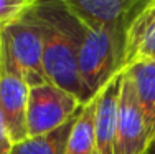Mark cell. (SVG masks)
Returning a JSON list of instances; mask_svg holds the SVG:
<instances>
[{
  "mask_svg": "<svg viewBox=\"0 0 155 154\" xmlns=\"http://www.w3.org/2000/svg\"><path fill=\"white\" fill-rule=\"evenodd\" d=\"M25 17L41 36L48 81L74 94L83 104L89 103L78 70V42L84 25L66 9L64 2H33Z\"/></svg>",
  "mask_w": 155,
  "mask_h": 154,
  "instance_id": "obj_1",
  "label": "cell"
},
{
  "mask_svg": "<svg viewBox=\"0 0 155 154\" xmlns=\"http://www.w3.org/2000/svg\"><path fill=\"white\" fill-rule=\"evenodd\" d=\"M0 71L18 76L28 86L48 83L41 36L25 15L0 32Z\"/></svg>",
  "mask_w": 155,
  "mask_h": 154,
  "instance_id": "obj_3",
  "label": "cell"
},
{
  "mask_svg": "<svg viewBox=\"0 0 155 154\" xmlns=\"http://www.w3.org/2000/svg\"><path fill=\"white\" fill-rule=\"evenodd\" d=\"M30 86L18 76L0 71V116L13 144L28 138L27 106Z\"/></svg>",
  "mask_w": 155,
  "mask_h": 154,
  "instance_id": "obj_7",
  "label": "cell"
},
{
  "mask_svg": "<svg viewBox=\"0 0 155 154\" xmlns=\"http://www.w3.org/2000/svg\"><path fill=\"white\" fill-rule=\"evenodd\" d=\"M84 27L125 40L127 28L147 0H63Z\"/></svg>",
  "mask_w": 155,
  "mask_h": 154,
  "instance_id": "obj_5",
  "label": "cell"
},
{
  "mask_svg": "<svg viewBox=\"0 0 155 154\" xmlns=\"http://www.w3.org/2000/svg\"><path fill=\"white\" fill-rule=\"evenodd\" d=\"M31 5V0H0V32L20 20Z\"/></svg>",
  "mask_w": 155,
  "mask_h": 154,
  "instance_id": "obj_13",
  "label": "cell"
},
{
  "mask_svg": "<svg viewBox=\"0 0 155 154\" xmlns=\"http://www.w3.org/2000/svg\"><path fill=\"white\" fill-rule=\"evenodd\" d=\"M139 60H155V0H147L125 33L124 68Z\"/></svg>",
  "mask_w": 155,
  "mask_h": 154,
  "instance_id": "obj_9",
  "label": "cell"
},
{
  "mask_svg": "<svg viewBox=\"0 0 155 154\" xmlns=\"http://www.w3.org/2000/svg\"><path fill=\"white\" fill-rule=\"evenodd\" d=\"M120 86H122V71L117 73L112 80L104 85L94 100V136L97 154H114L117 131V116H119Z\"/></svg>",
  "mask_w": 155,
  "mask_h": 154,
  "instance_id": "obj_8",
  "label": "cell"
},
{
  "mask_svg": "<svg viewBox=\"0 0 155 154\" xmlns=\"http://www.w3.org/2000/svg\"><path fill=\"white\" fill-rule=\"evenodd\" d=\"M124 48L122 38L107 32L83 28L78 42V70L91 100L124 70Z\"/></svg>",
  "mask_w": 155,
  "mask_h": 154,
  "instance_id": "obj_2",
  "label": "cell"
},
{
  "mask_svg": "<svg viewBox=\"0 0 155 154\" xmlns=\"http://www.w3.org/2000/svg\"><path fill=\"white\" fill-rule=\"evenodd\" d=\"M83 108L74 94L53 83L30 86L27 106L28 138L46 134L74 118Z\"/></svg>",
  "mask_w": 155,
  "mask_h": 154,
  "instance_id": "obj_4",
  "label": "cell"
},
{
  "mask_svg": "<svg viewBox=\"0 0 155 154\" xmlns=\"http://www.w3.org/2000/svg\"><path fill=\"white\" fill-rule=\"evenodd\" d=\"M149 142L150 133L145 116L139 106L130 81L122 70V86H120L114 154H145Z\"/></svg>",
  "mask_w": 155,
  "mask_h": 154,
  "instance_id": "obj_6",
  "label": "cell"
},
{
  "mask_svg": "<svg viewBox=\"0 0 155 154\" xmlns=\"http://www.w3.org/2000/svg\"><path fill=\"white\" fill-rule=\"evenodd\" d=\"M78 115L69 119L68 123H64L63 126L50 131V133L27 138L25 141L13 144L10 154H64L69 133L73 129V124L76 123Z\"/></svg>",
  "mask_w": 155,
  "mask_h": 154,
  "instance_id": "obj_11",
  "label": "cell"
},
{
  "mask_svg": "<svg viewBox=\"0 0 155 154\" xmlns=\"http://www.w3.org/2000/svg\"><path fill=\"white\" fill-rule=\"evenodd\" d=\"M94 100L83 104L69 133L64 154H97L94 136Z\"/></svg>",
  "mask_w": 155,
  "mask_h": 154,
  "instance_id": "obj_12",
  "label": "cell"
},
{
  "mask_svg": "<svg viewBox=\"0 0 155 154\" xmlns=\"http://www.w3.org/2000/svg\"><path fill=\"white\" fill-rule=\"evenodd\" d=\"M145 116L150 139L155 136V60H139L124 68Z\"/></svg>",
  "mask_w": 155,
  "mask_h": 154,
  "instance_id": "obj_10",
  "label": "cell"
},
{
  "mask_svg": "<svg viewBox=\"0 0 155 154\" xmlns=\"http://www.w3.org/2000/svg\"><path fill=\"white\" fill-rule=\"evenodd\" d=\"M12 148H13V141L10 138L8 131H7L2 116H0V154H10Z\"/></svg>",
  "mask_w": 155,
  "mask_h": 154,
  "instance_id": "obj_14",
  "label": "cell"
},
{
  "mask_svg": "<svg viewBox=\"0 0 155 154\" xmlns=\"http://www.w3.org/2000/svg\"><path fill=\"white\" fill-rule=\"evenodd\" d=\"M145 154H155V136L150 139V142H149V148H147V151Z\"/></svg>",
  "mask_w": 155,
  "mask_h": 154,
  "instance_id": "obj_15",
  "label": "cell"
}]
</instances>
